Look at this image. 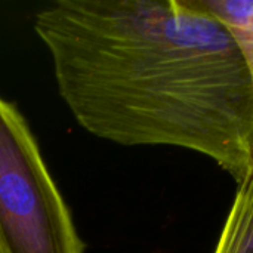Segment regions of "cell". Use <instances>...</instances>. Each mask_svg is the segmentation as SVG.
Masks as SVG:
<instances>
[{
	"instance_id": "cell-4",
	"label": "cell",
	"mask_w": 253,
	"mask_h": 253,
	"mask_svg": "<svg viewBox=\"0 0 253 253\" xmlns=\"http://www.w3.org/2000/svg\"><path fill=\"white\" fill-rule=\"evenodd\" d=\"M234 36L253 80V0H202Z\"/></svg>"
},
{
	"instance_id": "cell-1",
	"label": "cell",
	"mask_w": 253,
	"mask_h": 253,
	"mask_svg": "<svg viewBox=\"0 0 253 253\" xmlns=\"http://www.w3.org/2000/svg\"><path fill=\"white\" fill-rule=\"evenodd\" d=\"M33 28L58 95L92 136L170 145L253 173V80L227 25L202 0H56Z\"/></svg>"
},
{
	"instance_id": "cell-2",
	"label": "cell",
	"mask_w": 253,
	"mask_h": 253,
	"mask_svg": "<svg viewBox=\"0 0 253 253\" xmlns=\"http://www.w3.org/2000/svg\"><path fill=\"white\" fill-rule=\"evenodd\" d=\"M0 253H86L71 211L15 104L0 96Z\"/></svg>"
},
{
	"instance_id": "cell-3",
	"label": "cell",
	"mask_w": 253,
	"mask_h": 253,
	"mask_svg": "<svg viewBox=\"0 0 253 253\" xmlns=\"http://www.w3.org/2000/svg\"><path fill=\"white\" fill-rule=\"evenodd\" d=\"M215 253H253V173L239 185Z\"/></svg>"
}]
</instances>
